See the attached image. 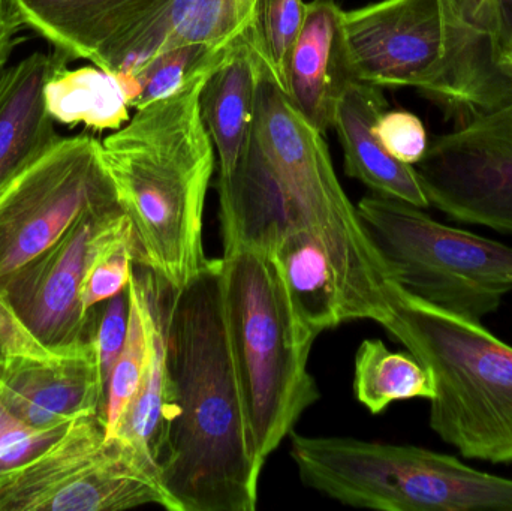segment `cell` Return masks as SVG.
Masks as SVG:
<instances>
[{"mask_svg":"<svg viewBox=\"0 0 512 511\" xmlns=\"http://www.w3.org/2000/svg\"><path fill=\"white\" fill-rule=\"evenodd\" d=\"M174 417L159 476L176 511H255L262 468L228 341L222 264L168 293Z\"/></svg>","mask_w":512,"mask_h":511,"instance_id":"cell-1","label":"cell"},{"mask_svg":"<svg viewBox=\"0 0 512 511\" xmlns=\"http://www.w3.org/2000/svg\"><path fill=\"white\" fill-rule=\"evenodd\" d=\"M209 74L137 108L102 141L117 201L134 228L138 264L171 290L188 285L207 263L203 218L215 147L201 117L200 93Z\"/></svg>","mask_w":512,"mask_h":511,"instance_id":"cell-2","label":"cell"},{"mask_svg":"<svg viewBox=\"0 0 512 511\" xmlns=\"http://www.w3.org/2000/svg\"><path fill=\"white\" fill-rule=\"evenodd\" d=\"M342 35L352 80L420 90L465 119L512 99V71L492 35L450 0H381L343 11Z\"/></svg>","mask_w":512,"mask_h":511,"instance_id":"cell-3","label":"cell"},{"mask_svg":"<svg viewBox=\"0 0 512 511\" xmlns=\"http://www.w3.org/2000/svg\"><path fill=\"white\" fill-rule=\"evenodd\" d=\"M261 147L304 230L321 246L342 297L346 321L390 318L394 282L334 171L324 134L310 125L262 65L254 123Z\"/></svg>","mask_w":512,"mask_h":511,"instance_id":"cell-4","label":"cell"},{"mask_svg":"<svg viewBox=\"0 0 512 511\" xmlns=\"http://www.w3.org/2000/svg\"><path fill=\"white\" fill-rule=\"evenodd\" d=\"M382 327L435 380L430 429L463 458L512 465V347L481 323L421 302L397 284Z\"/></svg>","mask_w":512,"mask_h":511,"instance_id":"cell-5","label":"cell"},{"mask_svg":"<svg viewBox=\"0 0 512 511\" xmlns=\"http://www.w3.org/2000/svg\"><path fill=\"white\" fill-rule=\"evenodd\" d=\"M221 264L228 341L256 462L264 468L321 398L307 369L315 341L298 327L271 255L237 251L224 255Z\"/></svg>","mask_w":512,"mask_h":511,"instance_id":"cell-6","label":"cell"},{"mask_svg":"<svg viewBox=\"0 0 512 511\" xmlns=\"http://www.w3.org/2000/svg\"><path fill=\"white\" fill-rule=\"evenodd\" d=\"M298 476L313 491L357 509L512 511V479L484 473L456 456L417 446L292 431Z\"/></svg>","mask_w":512,"mask_h":511,"instance_id":"cell-7","label":"cell"},{"mask_svg":"<svg viewBox=\"0 0 512 511\" xmlns=\"http://www.w3.org/2000/svg\"><path fill=\"white\" fill-rule=\"evenodd\" d=\"M357 209L391 281L421 302L481 323L511 293V246L396 198L369 195Z\"/></svg>","mask_w":512,"mask_h":511,"instance_id":"cell-8","label":"cell"},{"mask_svg":"<svg viewBox=\"0 0 512 511\" xmlns=\"http://www.w3.org/2000/svg\"><path fill=\"white\" fill-rule=\"evenodd\" d=\"M174 510L155 465L120 437L107 438L104 414L72 420L24 464L0 473V511Z\"/></svg>","mask_w":512,"mask_h":511,"instance_id":"cell-9","label":"cell"},{"mask_svg":"<svg viewBox=\"0 0 512 511\" xmlns=\"http://www.w3.org/2000/svg\"><path fill=\"white\" fill-rule=\"evenodd\" d=\"M119 203L90 135L60 137L0 185V284L62 239L78 219Z\"/></svg>","mask_w":512,"mask_h":511,"instance_id":"cell-10","label":"cell"},{"mask_svg":"<svg viewBox=\"0 0 512 511\" xmlns=\"http://www.w3.org/2000/svg\"><path fill=\"white\" fill-rule=\"evenodd\" d=\"M105 387L96 335L45 344L0 290V398L33 428L65 426L104 414Z\"/></svg>","mask_w":512,"mask_h":511,"instance_id":"cell-11","label":"cell"},{"mask_svg":"<svg viewBox=\"0 0 512 511\" xmlns=\"http://www.w3.org/2000/svg\"><path fill=\"white\" fill-rule=\"evenodd\" d=\"M414 168L430 206L512 236V99L433 138Z\"/></svg>","mask_w":512,"mask_h":511,"instance_id":"cell-12","label":"cell"},{"mask_svg":"<svg viewBox=\"0 0 512 511\" xmlns=\"http://www.w3.org/2000/svg\"><path fill=\"white\" fill-rule=\"evenodd\" d=\"M128 219L119 203L87 213L44 254L0 284L17 314L45 344H71L96 335L98 314H84L81 281L99 242Z\"/></svg>","mask_w":512,"mask_h":511,"instance_id":"cell-13","label":"cell"},{"mask_svg":"<svg viewBox=\"0 0 512 511\" xmlns=\"http://www.w3.org/2000/svg\"><path fill=\"white\" fill-rule=\"evenodd\" d=\"M258 0H161L98 68L135 74L153 57L180 45L221 51L233 47L251 26Z\"/></svg>","mask_w":512,"mask_h":511,"instance_id":"cell-14","label":"cell"},{"mask_svg":"<svg viewBox=\"0 0 512 511\" xmlns=\"http://www.w3.org/2000/svg\"><path fill=\"white\" fill-rule=\"evenodd\" d=\"M218 192L224 255L237 251L273 255L292 230L303 227L254 134L236 170L219 177Z\"/></svg>","mask_w":512,"mask_h":511,"instance_id":"cell-15","label":"cell"},{"mask_svg":"<svg viewBox=\"0 0 512 511\" xmlns=\"http://www.w3.org/2000/svg\"><path fill=\"white\" fill-rule=\"evenodd\" d=\"M387 110L381 87L346 81L333 117L346 176L360 180L376 195L427 209L430 203L415 168L393 158L376 134L375 125Z\"/></svg>","mask_w":512,"mask_h":511,"instance_id":"cell-16","label":"cell"},{"mask_svg":"<svg viewBox=\"0 0 512 511\" xmlns=\"http://www.w3.org/2000/svg\"><path fill=\"white\" fill-rule=\"evenodd\" d=\"M161 0H12L24 26L66 60L99 66Z\"/></svg>","mask_w":512,"mask_h":511,"instance_id":"cell-17","label":"cell"},{"mask_svg":"<svg viewBox=\"0 0 512 511\" xmlns=\"http://www.w3.org/2000/svg\"><path fill=\"white\" fill-rule=\"evenodd\" d=\"M134 264L132 276L140 293L147 333V360L137 395L123 416L120 437L131 444L159 473V462L167 443L168 429L174 417L173 383L167 362L168 285L152 270ZM170 293V291H168ZM161 477V476H159Z\"/></svg>","mask_w":512,"mask_h":511,"instance_id":"cell-18","label":"cell"},{"mask_svg":"<svg viewBox=\"0 0 512 511\" xmlns=\"http://www.w3.org/2000/svg\"><path fill=\"white\" fill-rule=\"evenodd\" d=\"M342 14L334 0L306 3L283 81L295 110L322 134L333 128L337 99L351 78L343 56Z\"/></svg>","mask_w":512,"mask_h":511,"instance_id":"cell-19","label":"cell"},{"mask_svg":"<svg viewBox=\"0 0 512 511\" xmlns=\"http://www.w3.org/2000/svg\"><path fill=\"white\" fill-rule=\"evenodd\" d=\"M63 62L56 51H36L0 74V185L59 140L44 89Z\"/></svg>","mask_w":512,"mask_h":511,"instance_id":"cell-20","label":"cell"},{"mask_svg":"<svg viewBox=\"0 0 512 511\" xmlns=\"http://www.w3.org/2000/svg\"><path fill=\"white\" fill-rule=\"evenodd\" d=\"M261 74V60L243 36L201 89V117L218 155L219 177L230 176L248 150Z\"/></svg>","mask_w":512,"mask_h":511,"instance_id":"cell-21","label":"cell"},{"mask_svg":"<svg viewBox=\"0 0 512 511\" xmlns=\"http://www.w3.org/2000/svg\"><path fill=\"white\" fill-rule=\"evenodd\" d=\"M140 93L135 75L98 66L69 69L63 62L48 78L44 99L54 122L105 131L120 129L128 122L129 108H134Z\"/></svg>","mask_w":512,"mask_h":511,"instance_id":"cell-22","label":"cell"},{"mask_svg":"<svg viewBox=\"0 0 512 511\" xmlns=\"http://www.w3.org/2000/svg\"><path fill=\"white\" fill-rule=\"evenodd\" d=\"M271 257L304 335L315 341L325 330L345 323V309L333 270L321 246L303 227L292 230Z\"/></svg>","mask_w":512,"mask_h":511,"instance_id":"cell-23","label":"cell"},{"mask_svg":"<svg viewBox=\"0 0 512 511\" xmlns=\"http://www.w3.org/2000/svg\"><path fill=\"white\" fill-rule=\"evenodd\" d=\"M354 393L370 413L408 399L435 398L432 372L411 353H394L381 339H364L355 354Z\"/></svg>","mask_w":512,"mask_h":511,"instance_id":"cell-24","label":"cell"},{"mask_svg":"<svg viewBox=\"0 0 512 511\" xmlns=\"http://www.w3.org/2000/svg\"><path fill=\"white\" fill-rule=\"evenodd\" d=\"M134 269V267H132ZM129 326L122 353L114 365L105 392V434L113 438L119 431L123 416L128 411L132 399L137 395L143 380L147 360V333L144 323L143 305L140 293L131 273L128 284Z\"/></svg>","mask_w":512,"mask_h":511,"instance_id":"cell-25","label":"cell"},{"mask_svg":"<svg viewBox=\"0 0 512 511\" xmlns=\"http://www.w3.org/2000/svg\"><path fill=\"white\" fill-rule=\"evenodd\" d=\"M304 14L306 3L303 0H258L245 35L256 57L282 89L292 47L303 27Z\"/></svg>","mask_w":512,"mask_h":511,"instance_id":"cell-26","label":"cell"},{"mask_svg":"<svg viewBox=\"0 0 512 511\" xmlns=\"http://www.w3.org/2000/svg\"><path fill=\"white\" fill-rule=\"evenodd\" d=\"M135 263H138L137 240L128 219L104 237L90 255L80 285V303L84 314H93L96 306L123 293L128 287Z\"/></svg>","mask_w":512,"mask_h":511,"instance_id":"cell-27","label":"cell"},{"mask_svg":"<svg viewBox=\"0 0 512 511\" xmlns=\"http://www.w3.org/2000/svg\"><path fill=\"white\" fill-rule=\"evenodd\" d=\"M230 48L216 51L206 45H180L153 57L143 68L132 74L141 86L134 108L167 98L179 92L194 78L209 74L224 60Z\"/></svg>","mask_w":512,"mask_h":511,"instance_id":"cell-28","label":"cell"},{"mask_svg":"<svg viewBox=\"0 0 512 511\" xmlns=\"http://www.w3.org/2000/svg\"><path fill=\"white\" fill-rule=\"evenodd\" d=\"M68 425L33 428L15 416L0 398V473L38 455L59 438Z\"/></svg>","mask_w":512,"mask_h":511,"instance_id":"cell-29","label":"cell"},{"mask_svg":"<svg viewBox=\"0 0 512 511\" xmlns=\"http://www.w3.org/2000/svg\"><path fill=\"white\" fill-rule=\"evenodd\" d=\"M382 146L397 161L415 165L429 149V138L417 114L406 110H387L375 125Z\"/></svg>","mask_w":512,"mask_h":511,"instance_id":"cell-30","label":"cell"},{"mask_svg":"<svg viewBox=\"0 0 512 511\" xmlns=\"http://www.w3.org/2000/svg\"><path fill=\"white\" fill-rule=\"evenodd\" d=\"M129 326V293L128 287L123 293L107 300L102 309L101 318L96 327V345H98L99 362L105 387L110 380L114 365L122 353Z\"/></svg>","mask_w":512,"mask_h":511,"instance_id":"cell-31","label":"cell"},{"mask_svg":"<svg viewBox=\"0 0 512 511\" xmlns=\"http://www.w3.org/2000/svg\"><path fill=\"white\" fill-rule=\"evenodd\" d=\"M489 32L499 62L510 66L512 56V0H489Z\"/></svg>","mask_w":512,"mask_h":511,"instance_id":"cell-32","label":"cell"},{"mask_svg":"<svg viewBox=\"0 0 512 511\" xmlns=\"http://www.w3.org/2000/svg\"><path fill=\"white\" fill-rule=\"evenodd\" d=\"M450 2L460 17L489 32V0H450Z\"/></svg>","mask_w":512,"mask_h":511,"instance_id":"cell-33","label":"cell"},{"mask_svg":"<svg viewBox=\"0 0 512 511\" xmlns=\"http://www.w3.org/2000/svg\"><path fill=\"white\" fill-rule=\"evenodd\" d=\"M508 63H510V68H511V71H512V56L510 57V60H508Z\"/></svg>","mask_w":512,"mask_h":511,"instance_id":"cell-34","label":"cell"}]
</instances>
